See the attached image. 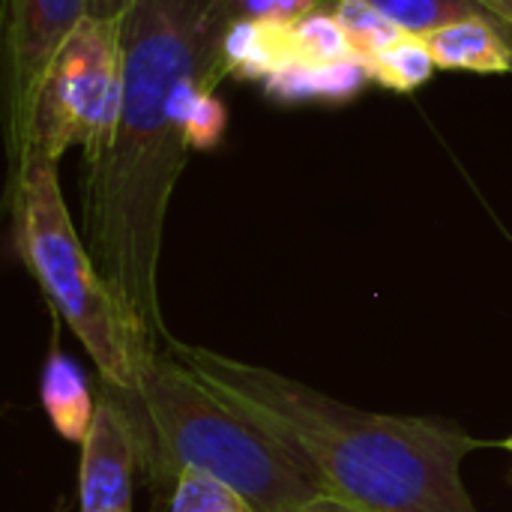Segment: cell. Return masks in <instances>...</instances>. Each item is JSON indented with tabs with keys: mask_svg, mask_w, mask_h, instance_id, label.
<instances>
[{
	"mask_svg": "<svg viewBox=\"0 0 512 512\" xmlns=\"http://www.w3.org/2000/svg\"><path fill=\"white\" fill-rule=\"evenodd\" d=\"M225 0H135L123 15V102L87 162L84 243L144 351H165L159 255L168 201L192 153L189 114L228 75Z\"/></svg>",
	"mask_w": 512,
	"mask_h": 512,
	"instance_id": "1",
	"label": "cell"
},
{
	"mask_svg": "<svg viewBox=\"0 0 512 512\" xmlns=\"http://www.w3.org/2000/svg\"><path fill=\"white\" fill-rule=\"evenodd\" d=\"M165 351L288 447L327 495L369 512H480L465 489L462 462L483 441L465 429L363 411L267 366L174 336Z\"/></svg>",
	"mask_w": 512,
	"mask_h": 512,
	"instance_id": "2",
	"label": "cell"
},
{
	"mask_svg": "<svg viewBox=\"0 0 512 512\" xmlns=\"http://www.w3.org/2000/svg\"><path fill=\"white\" fill-rule=\"evenodd\" d=\"M126 417L138 465L150 483H177L189 468L204 471L255 512H294L327 495L324 483L267 429L222 402L168 351H138L132 393L102 384Z\"/></svg>",
	"mask_w": 512,
	"mask_h": 512,
	"instance_id": "3",
	"label": "cell"
},
{
	"mask_svg": "<svg viewBox=\"0 0 512 512\" xmlns=\"http://www.w3.org/2000/svg\"><path fill=\"white\" fill-rule=\"evenodd\" d=\"M15 243L51 309L87 348L105 387L132 393L141 342L72 225L57 162L27 156L12 171Z\"/></svg>",
	"mask_w": 512,
	"mask_h": 512,
	"instance_id": "4",
	"label": "cell"
},
{
	"mask_svg": "<svg viewBox=\"0 0 512 512\" xmlns=\"http://www.w3.org/2000/svg\"><path fill=\"white\" fill-rule=\"evenodd\" d=\"M120 102L123 18L105 21L87 15L42 75L21 159L39 156L60 162L69 147H81L84 162L96 159L117 126Z\"/></svg>",
	"mask_w": 512,
	"mask_h": 512,
	"instance_id": "5",
	"label": "cell"
},
{
	"mask_svg": "<svg viewBox=\"0 0 512 512\" xmlns=\"http://www.w3.org/2000/svg\"><path fill=\"white\" fill-rule=\"evenodd\" d=\"M87 15L90 0H3V129L12 168L30 138L42 75Z\"/></svg>",
	"mask_w": 512,
	"mask_h": 512,
	"instance_id": "6",
	"label": "cell"
},
{
	"mask_svg": "<svg viewBox=\"0 0 512 512\" xmlns=\"http://www.w3.org/2000/svg\"><path fill=\"white\" fill-rule=\"evenodd\" d=\"M138 450L123 411L99 396L93 426L81 444V512H132V471Z\"/></svg>",
	"mask_w": 512,
	"mask_h": 512,
	"instance_id": "7",
	"label": "cell"
},
{
	"mask_svg": "<svg viewBox=\"0 0 512 512\" xmlns=\"http://www.w3.org/2000/svg\"><path fill=\"white\" fill-rule=\"evenodd\" d=\"M438 69L507 75L512 72V33L492 18H465L420 36Z\"/></svg>",
	"mask_w": 512,
	"mask_h": 512,
	"instance_id": "8",
	"label": "cell"
},
{
	"mask_svg": "<svg viewBox=\"0 0 512 512\" xmlns=\"http://www.w3.org/2000/svg\"><path fill=\"white\" fill-rule=\"evenodd\" d=\"M372 81V69L363 57L339 63L291 60L264 81L270 99L279 102H348Z\"/></svg>",
	"mask_w": 512,
	"mask_h": 512,
	"instance_id": "9",
	"label": "cell"
},
{
	"mask_svg": "<svg viewBox=\"0 0 512 512\" xmlns=\"http://www.w3.org/2000/svg\"><path fill=\"white\" fill-rule=\"evenodd\" d=\"M39 396H42V408L51 420V426L57 429L60 438L84 444L93 417H96V405L87 387V378L81 372V366L66 357L63 351H51V357L45 360L42 369V381H39Z\"/></svg>",
	"mask_w": 512,
	"mask_h": 512,
	"instance_id": "10",
	"label": "cell"
},
{
	"mask_svg": "<svg viewBox=\"0 0 512 512\" xmlns=\"http://www.w3.org/2000/svg\"><path fill=\"white\" fill-rule=\"evenodd\" d=\"M291 60V24L231 21L225 33V69L231 78L267 81Z\"/></svg>",
	"mask_w": 512,
	"mask_h": 512,
	"instance_id": "11",
	"label": "cell"
},
{
	"mask_svg": "<svg viewBox=\"0 0 512 512\" xmlns=\"http://www.w3.org/2000/svg\"><path fill=\"white\" fill-rule=\"evenodd\" d=\"M369 3L375 9H381L399 30H405L411 36H423V33H429L435 27L465 21V18H492V21H498L480 0H369ZM507 33H512V30H507Z\"/></svg>",
	"mask_w": 512,
	"mask_h": 512,
	"instance_id": "12",
	"label": "cell"
},
{
	"mask_svg": "<svg viewBox=\"0 0 512 512\" xmlns=\"http://www.w3.org/2000/svg\"><path fill=\"white\" fill-rule=\"evenodd\" d=\"M369 69H372V81L387 87V90H396V93H411L417 87H423L432 72L438 69L432 51L426 48V42L420 36H399L390 48H384L381 54H375L369 60Z\"/></svg>",
	"mask_w": 512,
	"mask_h": 512,
	"instance_id": "13",
	"label": "cell"
},
{
	"mask_svg": "<svg viewBox=\"0 0 512 512\" xmlns=\"http://www.w3.org/2000/svg\"><path fill=\"white\" fill-rule=\"evenodd\" d=\"M291 51L294 60L306 63H339L357 57L351 36L333 15V9H315L306 18L291 24Z\"/></svg>",
	"mask_w": 512,
	"mask_h": 512,
	"instance_id": "14",
	"label": "cell"
},
{
	"mask_svg": "<svg viewBox=\"0 0 512 512\" xmlns=\"http://www.w3.org/2000/svg\"><path fill=\"white\" fill-rule=\"evenodd\" d=\"M330 9L339 18V24L345 27V33L351 36L357 57H363L366 63L375 54H381L384 48H390L399 36H405V30H399L369 0H333Z\"/></svg>",
	"mask_w": 512,
	"mask_h": 512,
	"instance_id": "15",
	"label": "cell"
},
{
	"mask_svg": "<svg viewBox=\"0 0 512 512\" xmlns=\"http://www.w3.org/2000/svg\"><path fill=\"white\" fill-rule=\"evenodd\" d=\"M168 512H255L252 504L234 492L228 483L204 474V471H183L171 489V510Z\"/></svg>",
	"mask_w": 512,
	"mask_h": 512,
	"instance_id": "16",
	"label": "cell"
},
{
	"mask_svg": "<svg viewBox=\"0 0 512 512\" xmlns=\"http://www.w3.org/2000/svg\"><path fill=\"white\" fill-rule=\"evenodd\" d=\"M231 21H276L294 24L315 9H330V0H225Z\"/></svg>",
	"mask_w": 512,
	"mask_h": 512,
	"instance_id": "17",
	"label": "cell"
},
{
	"mask_svg": "<svg viewBox=\"0 0 512 512\" xmlns=\"http://www.w3.org/2000/svg\"><path fill=\"white\" fill-rule=\"evenodd\" d=\"M228 126V111L216 90H207L189 114V144L192 150H210L222 141Z\"/></svg>",
	"mask_w": 512,
	"mask_h": 512,
	"instance_id": "18",
	"label": "cell"
},
{
	"mask_svg": "<svg viewBox=\"0 0 512 512\" xmlns=\"http://www.w3.org/2000/svg\"><path fill=\"white\" fill-rule=\"evenodd\" d=\"M135 0H90V15L93 18H105V21H117L129 12Z\"/></svg>",
	"mask_w": 512,
	"mask_h": 512,
	"instance_id": "19",
	"label": "cell"
},
{
	"mask_svg": "<svg viewBox=\"0 0 512 512\" xmlns=\"http://www.w3.org/2000/svg\"><path fill=\"white\" fill-rule=\"evenodd\" d=\"M294 512H369V510H360V507H354V504H345V501H339V498H333V495H321V498L309 501L306 507H300V510H294Z\"/></svg>",
	"mask_w": 512,
	"mask_h": 512,
	"instance_id": "20",
	"label": "cell"
},
{
	"mask_svg": "<svg viewBox=\"0 0 512 512\" xmlns=\"http://www.w3.org/2000/svg\"><path fill=\"white\" fill-rule=\"evenodd\" d=\"M507 30H512V0H480Z\"/></svg>",
	"mask_w": 512,
	"mask_h": 512,
	"instance_id": "21",
	"label": "cell"
},
{
	"mask_svg": "<svg viewBox=\"0 0 512 512\" xmlns=\"http://www.w3.org/2000/svg\"><path fill=\"white\" fill-rule=\"evenodd\" d=\"M504 447H507V450L512 453V438H507V441H504Z\"/></svg>",
	"mask_w": 512,
	"mask_h": 512,
	"instance_id": "22",
	"label": "cell"
},
{
	"mask_svg": "<svg viewBox=\"0 0 512 512\" xmlns=\"http://www.w3.org/2000/svg\"><path fill=\"white\" fill-rule=\"evenodd\" d=\"M330 6H333V0H330Z\"/></svg>",
	"mask_w": 512,
	"mask_h": 512,
	"instance_id": "23",
	"label": "cell"
}]
</instances>
